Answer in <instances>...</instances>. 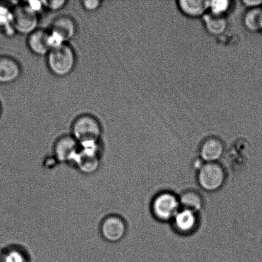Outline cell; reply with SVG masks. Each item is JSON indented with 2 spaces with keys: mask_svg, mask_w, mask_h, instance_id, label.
Returning <instances> with one entry per match:
<instances>
[{
  "mask_svg": "<svg viewBox=\"0 0 262 262\" xmlns=\"http://www.w3.org/2000/svg\"><path fill=\"white\" fill-rule=\"evenodd\" d=\"M102 133V126L98 119L90 114L77 117L72 125L71 135L80 145L100 143Z\"/></svg>",
  "mask_w": 262,
  "mask_h": 262,
  "instance_id": "obj_2",
  "label": "cell"
},
{
  "mask_svg": "<svg viewBox=\"0 0 262 262\" xmlns=\"http://www.w3.org/2000/svg\"><path fill=\"white\" fill-rule=\"evenodd\" d=\"M179 199L180 205L182 209L192 210L197 213L204 207V200L201 195L196 191L184 192Z\"/></svg>",
  "mask_w": 262,
  "mask_h": 262,
  "instance_id": "obj_14",
  "label": "cell"
},
{
  "mask_svg": "<svg viewBox=\"0 0 262 262\" xmlns=\"http://www.w3.org/2000/svg\"><path fill=\"white\" fill-rule=\"evenodd\" d=\"M225 180V169L217 163H205L198 173L200 186L209 192L216 191L222 188Z\"/></svg>",
  "mask_w": 262,
  "mask_h": 262,
  "instance_id": "obj_6",
  "label": "cell"
},
{
  "mask_svg": "<svg viewBox=\"0 0 262 262\" xmlns=\"http://www.w3.org/2000/svg\"><path fill=\"white\" fill-rule=\"evenodd\" d=\"M243 3L246 5H247L248 7L252 8V9L258 8L262 5V1L261 0H245Z\"/></svg>",
  "mask_w": 262,
  "mask_h": 262,
  "instance_id": "obj_24",
  "label": "cell"
},
{
  "mask_svg": "<svg viewBox=\"0 0 262 262\" xmlns=\"http://www.w3.org/2000/svg\"><path fill=\"white\" fill-rule=\"evenodd\" d=\"M21 74V68L15 59L0 56V83L10 84L16 81Z\"/></svg>",
  "mask_w": 262,
  "mask_h": 262,
  "instance_id": "obj_12",
  "label": "cell"
},
{
  "mask_svg": "<svg viewBox=\"0 0 262 262\" xmlns=\"http://www.w3.org/2000/svg\"><path fill=\"white\" fill-rule=\"evenodd\" d=\"M46 61L51 73L63 78L69 75L75 68L76 53L71 46L64 43L51 50L46 56Z\"/></svg>",
  "mask_w": 262,
  "mask_h": 262,
  "instance_id": "obj_1",
  "label": "cell"
},
{
  "mask_svg": "<svg viewBox=\"0 0 262 262\" xmlns=\"http://www.w3.org/2000/svg\"><path fill=\"white\" fill-rule=\"evenodd\" d=\"M102 153L100 143L80 146L73 166L85 176L96 173L101 166Z\"/></svg>",
  "mask_w": 262,
  "mask_h": 262,
  "instance_id": "obj_3",
  "label": "cell"
},
{
  "mask_svg": "<svg viewBox=\"0 0 262 262\" xmlns=\"http://www.w3.org/2000/svg\"><path fill=\"white\" fill-rule=\"evenodd\" d=\"M209 1L205 0H182L179 6L182 12L189 16H200L210 7Z\"/></svg>",
  "mask_w": 262,
  "mask_h": 262,
  "instance_id": "obj_15",
  "label": "cell"
},
{
  "mask_svg": "<svg viewBox=\"0 0 262 262\" xmlns=\"http://www.w3.org/2000/svg\"><path fill=\"white\" fill-rule=\"evenodd\" d=\"M224 152V145L217 138L208 139L200 148V157L204 163H217Z\"/></svg>",
  "mask_w": 262,
  "mask_h": 262,
  "instance_id": "obj_13",
  "label": "cell"
},
{
  "mask_svg": "<svg viewBox=\"0 0 262 262\" xmlns=\"http://www.w3.org/2000/svg\"><path fill=\"white\" fill-rule=\"evenodd\" d=\"M181 208L179 198L169 192H163L157 195L151 203L154 216L161 222L173 220Z\"/></svg>",
  "mask_w": 262,
  "mask_h": 262,
  "instance_id": "obj_5",
  "label": "cell"
},
{
  "mask_svg": "<svg viewBox=\"0 0 262 262\" xmlns=\"http://www.w3.org/2000/svg\"><path fill=\"white\" fill-rule=\"evenodd\" d=\"M59 163L57 160L55 159V157L52 156L46 157V158L43 159V164L45 166L46 168L52 169L57 166Z\"/></svg>",
  "mask_w": 262,
  "mask_h": 262,
  "instance_id": "obj_23",
  "label": "cell"
},
{
  "mask_svg": "<svg viewBox=\"0 0 262 262\" xmlns=\"http://www.w3.org/2000/svg\"><path fill=\"white\" fill-rule=\"evenodd\" d=\"M260 31H261V32H262V17H261V23H260Z\"/></svg>",
  "mask_w": 262,
  "mask_h": 262,
  "instance_id": "obj_26",
  "label": "cell"
},
{
  "mask_svg": "<svg viewBox=\"0 0 262 262\" xmlns=\"http://www.w3.org/2000/svg\"><path fill=\"white\" fill-rule=\"evenodd\" d=\"M261 17L262 10L259 8L253 9L246 15L245 22L246 27L252 31H260Z\"/></svg>",
  "mask_w": 262,
  "mask_h": 262,
  "instance_id": "obj_18",
  "label": "cell"
},
{
  "mask_svg": "<svg viewBox=\"0 0 262 262\" xmlns=\"http://www.w3.org/2000/svg\"><path fill=\"white\" fill-rule=\"evenodd\" d=\"M43 9L51 12H57L63 9L68 2L66 0H52V1H42Z\"/></svg>",
  "mask_w": 262,
  "mask_h": 262,
  "instance_id": "obj_21",
  "label": "cell"
},
{
  "mask_svg": "<svg viewBox=\"0 0 262 262\" xmlns=\"http://www.w3.org/2000/svg\"><path fill=\"white\" fill-rule=\"evenodd\" d=\"M79 150L80 145L73 136L64 135L54 143L53 155L59 164L73 166Z\"/></svg>",
  "mask_w": 262,
  "mask_h": 262,
  "instance_id": "obj_9",
  "label": "cell"
},
{
  "mask_svg": "<svg viewBox=\"0 0 262 262\" xmlns=\"http://www.w3.org/2000/svg\"><path fill=\"white\" fill-rule=\"evenodd\" d=\"M127 225L124 217L117 214L106 215L99 225V233L106 242L115 244L120 242L126 236Z\"/></svg>",
  "mask_w": 262,
  "mask_h": 262,
  "instance_id": "obj_4",
  "label": "cell"
},
{
  "mask_svg": "<svg viewBox=\"0 0 262 262\" xmlns=\"http://www.w3.org/2000/svg\"><path fill=\"white\" fill-rule=\"evenodd\" d=\"M38 17L27 5H17L13 9V28L15 32L29 35L38 29Z\"/></svg>",
  "mask_w": 262,
  "mask_h": 262,
  "instance_id": "obj_7",
  "label": "cell"
},
{
  "mask_svg": "<svg viewBox=\"0 0 262 262\" xmlns=\"http://www.w3.org/2000/svg\"><path fill=\"white\" fill-rule=\"evenodd\" d=\"M0 262H5L4 250L3 249H0Z\"/></svg>",
  "mask_w": 262,
  "mask_h": 262,
  "instance_id": "obj_25",
  "label": "cell"
},
{
  "mask_svg": "<svg viewBox=\"0 0 262 262\" xmlns=\"http://www.w3.org/2000/svg\"><path fill=\"white\" fill-rule=\"evenodd\" d=\"M205 22L207 29L214 34L222 33L227 28V20L221 15H207L205 17Z\"/></svg>",
  "mask_w": 262,
  "mask_h": 262,
  "instance_id": "obj_17",
  "label": "cell"
},
{
  "mask_svg": "<svg viewBox=\"0 0 262 262\" xmlns=\"http://www.w3.org/2000/svg\"><path fill=\"white\" fill-rule=\"evenodd\" d=\"M174 230L181 234L193 232L199 225L197 213L181 208L171 220Z\"/></svg>",
  "mask_w": 262,
  "mask_h": 262,
  "instance_id": "obj_11",
  "label": "cell"
},
{
  "mask_svg": "<svg viewBox=\"0 0 262 262\" xmlns=\"http://www.w3.org/2000/svg\"><path fill=\"white\" fill-rule=\"evenodd\" d=\"M27 45L35 55L47 56L53 49L50 30L38 28L28 36Z\"/></svg>",
  "mask_w": 262,
  "mask_h": 262,
  "instance_id": "obj_10",
  "label": "cell"
},
{
  "mask_svg": "<svg viewBox=\"0 0 262 262\" xmlns=\"http://www.w3.org/2000/svg\"><path fill=\"white\" fill-rule=\"evenodd\" d=\"M230 2L227 0H220V1H212L210 2V7L212 14L221 15L227 11L229 7Z\"/></svg>",
  "mask_w": 262,
  "mask_h": 262,
  "instance_id": "obj_20",
  "label": "cell"
},
{
  "mask_svg": "<svg viewBox=\"0 0 262 262\" xmlns=\"http://www.w3.org/2000/svg\"><path fill=\"white\" fill-rule=\"evenodd\" d=\"M102 2L99 0H84L82 2V6L87 12L97 11L101 7Z\"/></svg>",
  "mask_w": 262,
  "mask_h": 262,
  "instance_id": "obj_22",
  "label": "cell"
},
{
  "mask_svg": "<svg viewBox=\"0 0 262 262\" xmlns=\"http://www.w3.org/2000/svg\"><path fill=\"white\" fill-rule=\"evenodd\" d=\"M4 250L5 262H31L29 253L20 245H11Z\"/></svg>",
  "mask_w": 262,
  "mask_h": 262,
  "instance_id": "obj_16",
  "label": "cell"
},
{
  "mask_svg": "<svg viewBox=\"0 0 262 262\" xmlns=\"http://www.w3.org/2000/svg\"><path fill=\"white\" fill-rule=\"evenodd\" d=\"M12 21L13 9H10L6 5L0 4V28H5L6 31H9V28L14 30Z\"/></svg>",
  "mask_w": 262,
  "mask_h": 262,
  "instance_id": "obj_19",
  "label": "cell"
},
{
  "mask_svg": "<svg viewBox=\"0 0 262 262\" xmlns=\"http://www.w3.org/2000/svg\"><path fill=\"white\" fill-rule=\"evenodd\" d=\"M76 24L73 18L68 15L56 17L53 20L50 30L53 49L68 43V41L76 35Z\"/></svg>",
  "mask_w": 262,
  "mask_h": 262,
  "instance_id": "obj_8",
  "label": "cell"
}]
</instances>
